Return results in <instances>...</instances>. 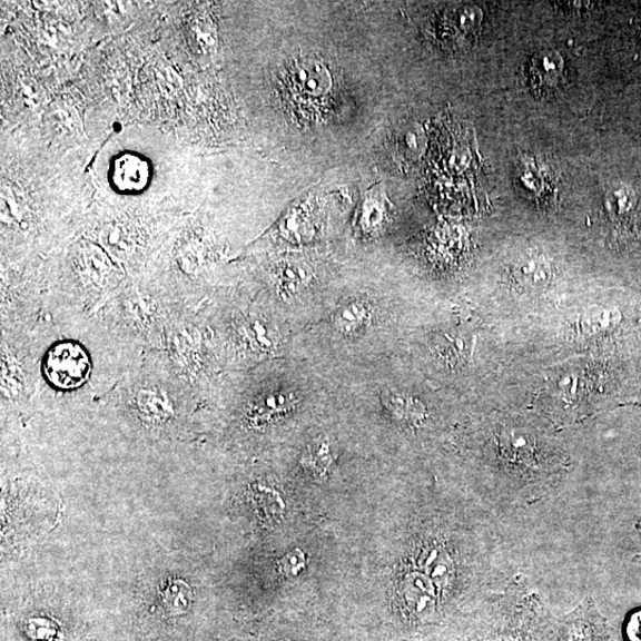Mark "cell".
<instances>
[{
	"label": "cell",
	"instance_id": "obj_1",
	"mask_svg": "<svg viewBox=\"0 0 641 641\" xmlns=\"http://www.w3.org/2000/svg\"><path fill=\"white\" fill-rule=\"evenodd\" d=\"M495 480L491 503L521 505L554 492L562 479V461L550 442L533 427L499 426L492 436Z\"/></svg>",
	"mask_w": 641,
	"mask_h": 641
},
{
	"label": "cell",
	"instance_id": "obj_2",
	"mask_svg": "<svg viewBox=\"0 0 641 641\" xmlns=\"http://www.w3.org/2000/svg\"><path fill=\"white\" fill-rule=\"evenodd\" d=\"M43 372L53 387L75 389L87 382L91 372V362L80 345L65 342L48 351Z\"/></svg>",
	"mask_w": 641,
	"mask_h": 641
},
{
	"label": "cell",
	"instance_id": "obj_3",
	"mask_svg": "<svg viewBox=\"0 0 641 641\" xmlns=\"http://www.w3.org/2000/svg\"><path fill=\"white\" fill-rule=\"evenodd\" d=\"M332 85L327 67L314 59L293 62L287 73L290 99L299 107L319 106L329 96Z\"/></svg>",
	"mask_w": 641,
	"mask_h": 641
},
{
	"label": "cell",
	"instance_id": "obj_4",
	"mask_svg": "<svg viewBox=\"0 0 641 641\" xmlns=\"http://www.w3.org/2000/svg\"><path fill=\"white\" fill-rule=\"evenodd\" d=\"M400 598L410 618L424 621L436 613L440 598L443 595L430 578L416 570L402 579Z\"/></svg>",
	"mask_w": 641,
	"mask_h": 641
},
{
	"label": "cell",
	"instance_id": "obj_5",
	"mask_svg": "<svg viewBox=\"0 0 641 641\" xmlns=\"http://www.w3.org/2000/svg\"><path fill=\"white\" fill-rule=\"evenodd\" d=\"M417 563L418 572L434 582L443 598L453 590L456 563L447 546L438 541L425 543L420 550Z\"/></svg>",
	"mask_w": 641,
	"mask_h": 641
},
{
	"label": "cell",
	"instance_id": "obj_6",
	"mask_svg": "<svg viewBox=\"0 0 641 641\" xmlns=\"http://www.w3.org/2000/svg\"><path fill=\"white\" fill-rule=\"evenodd\" d=\"M512 278L516 287L529 294H541L549 289L554 269L550 260L541 255H526L515 262Z\"/></svg>",
	"mask_w": 641,
	"mask_h": 641
},
{
	"label": "cell",
	"instance_id": "obj_7",
	"mask_svg": "<svg viewBox=\"0 0 641 641\" xmlns=\"http://www.w3.org/2000/svg\"><path fill=\"white\" fill-rule=\"evenodd\" d=\"M564 62L555 50L538 52L531 60L530 79L534 88L550 91L556 87L563 75Z\"/></svg>",
	"mask_w": 641,
	"mask_h": 641
},
{
	"label": "cell",
	"instance_id": "obj_8",
	"mask_svg": "<svg viewBox=\"0 0 641 641\" xmlns=\"http://www.w3.org/2000/svg\"><path fill=\"white\" fill-rule=\"evenodd\" d=\"M598 622L592 615L590 603L581 605L562 623L560 641H598Z\"/></svg>",
	"mask_w": 641,
	"mask_h": 641
},
{
	"label": "cell",
	"instance_id": "obj_9",
	"mask_svg": "<svg viewBox=\"0 0 641 641\" xmlns=\"http://www.w3.org/2000/svg\"><path fill=\"white\" fill-rule=\"evenodd\" d=\"M383 401L388 412L397 420L413 427L424 424L427 413L424 404L418 400L397 394V392L386 391L384 392Z\"/></svg>",
	"mask_w": 641,
	"mask_h": 641
},
{
	"label": "cell",
	"instance_id": "obj_10",
	"mask_svg": "<svg viewBox=\"0 0 641 641\" xmlns=\"http://www.w3.org/2000/svg\"><path fill=\"white\" fill-rule=\"evenodd\" d=\"M635 207V193L628 186L615 187L605 196V210L615 225H628Z\"/></svg>",
	"mask_w": 641,
	"mask_h": 641
},
{
	"label": "cell",
	"instance_id": "obj_11",
	"mask_svg": "<svg viewBox=\"0 0 641 641\" xmlns=\"http://www.w3.org/2000/svg\"><path fill=\"white\" fill-rule=\"evenodd\" d=\"M369 318V308L366 302L352 299L338 308L335 315V325L342 332L349 334L362 329Z\"/></svg>",
	"mask_w": 641,
	"mask_h": 641
},
{
	"label": "cell",
	"instance_id": "obj_12",
	"mask_svg": "<svg viewBox=\"0 0 641 641\" xmlns=\"http://www.w3.org/2000/svg\"><path fill=\"white\" fill-rule=\"evenodd\" d=\"M620 317L615 309L596 307L582 315L580 325L583 334L601 335L614 329Z\"/></svg>",
	"mask_w": 641,
	"mask_h": 641
},
{
	"label": "cell",
	"instance_id": "obj_13",
	"mask_svg": "<svg viewBox=\"0 0 641 641\" xmlns=\"http://www.w3.org/2000/svg\"><path fill=\"white\" fill-rule=\"evenodd\" d=\"M308 279V273L296 264H285L277 272L278 287L284 295L298 293Z\"/></svg>",
	"mask_w": 641,
	"mask_h": 641
},
{
	"label": "cell",
	"instance_id": "obj_14",
	"mask_svg": "<svg viewBox=\"0 0 641 641\" xmlns=\"http://www.w3.org/2000/svg\"><path fill=\"white\" fill-rule=\"evenodd\" d=\"M435 347L441 358L453 365L465 359L467 352L466 342L451 334L438 336Z\"/></svg>",
	"mask_w": 641,
	"mask_h": 641
},
{
	"label": "cell",
	"instance_id": "obj_15",
	"mask_svg": "<svg viewBox=\"0 0 641 641\" xmlns=\"http://www.w3.org/2000/svg\"><path fill=\"white\" fill-rule=\"evenodd\" d=\"M191 592L187 583L181 580L171 582L165 592V604L172 614H184L190 603Z\"/></svg>",
	"mask_w": 641,
	"mask_h": 641
},
{
	"label": "cell",
	"instance_id": "obj_16",
	"mask_svg": "<svg viewBox=\"0 0 641 641\" xmlns=\"http://www.w3.org/2000/svg\"><path fill=\"white\" fill-rule=\"evenodd\" d=\"M382 195L383 191L378 185L374 188V191L372 189L368 191L363 214V220L367 227L378 226L384 218L385 200Z\"/></svg>",
	"mask_w": 641,
	"mask_h": 641
},
{
	"label": "cell",
	"instance_id": "obj_17",
	"mask_svg": "<svg viewBox=\"0 0 641 641\" xmlns=\"http://www.w3.org/2000/svg\"><path fill=\"white\" fill-rule=\"evenodd\" d=\"M137 403L142 413L154 417H164L169 412L168 402L162 395L154 391H142L139 394Z\"/></svg>",
	"mask_w": 641,
	"mask_h": 641
},
{
	"label": "cell",
	"instance_id": "obj_18",
	"mask_svg": "<svg viewBox=\"0 0 641 641\" xmlns=\"http://www.w3.org/2000/svg\"><path fill=\"white\" fill-rule=\"evenodd\" d=\"M305 566L306 556L299 549L289 552V554L284 556L280 561V569L283 570V573L288 576L298 575Z\"/></svg>",
	"mask_w": 641,
	"mask_h": 641
},
{
	"label": "cell",
	"instance_id": "obj_19",
	"mask_svg": "<svg viewBox=\"0 0 641 641\" xmlns=\"http://www.w3.org/2000/svg\"><path fill=\"white\" fill-rule=\"evenodd\" d=\"M629 641H641V610L631 615L627 623Z\"/></svg>",
	"mask_w": 641,
	"mask_h": 641
}]
</instances>
